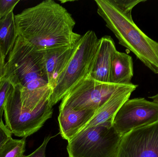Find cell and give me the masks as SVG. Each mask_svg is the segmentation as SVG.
Segmentation results:
<instances>
[{"mask_svg":"<svg viewBox=\"0 0 158 157\" xmlns=\"http://www.w3.org/2000/svg\"><path fill=\"white\" fill-rule=\"evenodd\" d=\"M19 37L38 50L73 46L81 35L74 32L72 15L53 0H46L15 15Z\"/></svg>","mask_w":158,"mask_h":157,"instance_id":"6da1fadb","label":"cell"},{"mask_svg":"<svg viewBox=\"0 0 158 157\" xmlns=\"http://www.w3.org/2000/svg\"><path fill=\"white\" fill-rule=\"evenodd\" d=\"M19 89L21 106L32 111L49 100L52 90L43 65V51L18 36L6 62L5 74Z\"/></svg>","mask_w":158,"mask_h":157,"instance_id":"7a4b0ae2","label":"cell"},{"mask_svg":"<svg viewBox=\"0 0 158 157\" xmlns=\"http://www.w3.org/2000/svg\"><path fill=\"white\" fill-rule=\"evenodd\" d=\"M97 13L114 33L119 43L133 53L155 74H158V42L136 26L132 12H123L111 0H96Z\"/></svg>","mask_w":158,"mask_h":157,"instance_id":"3957f363","label":"cell"},{"mask_svg":"<svg viewBox=\"0 0 158 157\" xmlns=\"http://www.w3.org/2000/svg\"><path fill=\"white\" fill-rule=\"evenodd\" d=\"M94 31L88 30L80 39L75 53L58 77L48 102L52 108L81 80L89 76L99 44Z\"/></svg>","mask_w":158,"mask_h":157,"instance_id":"277c9868","label":"cell"},{"mask_svg":"<svg viewBox=\"0 0 158 157\" xmlns=\"http://www.w3.org/2000/svg\"><path fill=\"white\" fill-rule=\"evenodd\" d=\"M113 119L79 132L70 142L69 157H115L122 136L113 125Z\"/></svg>","mask_w":158,"mask_h":157,"instance_id":"5b68a950","label":"cell"},{"mask_svg":"<svg viewBox=\"0 0 158 157\" xmlns=\"http://www.w3.org/2000/svg\"><path fill=\"white\" fill-rule=\"evenodd\" d=\"M53 112L48 101L33 111L24 109L21 106L19 89L15 86L5 105V125L15 136L27 138L42 127L52 117Z\"/></svg>","mask_w":158,"mask_h":157,"instance_id":"8992f818","label":"cell"},{"mask_svg":"<svg viewBox=\"0 0 158 157\" xmlns=\"http://www.w3.org/2000/svg\"><path fill=\"white\" fill-rule=\"evenodd\" d=\"M125 85L102 83L89 76L79 82L62 100L59 107L76 111L98 109L119 88Z\"/></svg>","mask_w":158,"mask_h":157,"instance_id":"52a82bcc","label":"cell"},{"mask_svg":"<svg viewBox=\"0 0 158 157\" xmlns=\"http://www.w3.org/2000/svg\"><path fill=\"white\" fill-rule=\"evenodd\" d=\"M158 121V104L144 98H137L129 99L123 105L113 119V125L123 136Z\"/></svg>","mask_w":158,"mask_h":157,"instance_id":"ba28073f","label":"cell"},{"mask_svg":"<svg viewBox=\"0 0 158 157\" xmlns=\"http://www.w3.org/2000/svg\"><path fill=\"white\" fill-rule=\"evenodd\" d=\"M115 157H158V121L123 135Z\"/></svg>","mask_w":158,"mask_h":157,"instance_id":"9c48e42d","label":"cell"},{"mask_svg":"<svg viewBox=\"0 0 158 157\" xmlns=\"http://www.w3.org/2000/svg\"><path fill=\"white\" fill-rule=\"evenodd\" d=\"M78 42L73 46L56 47L42 50L44 70L52 92L58 77L75 53Z\"/></svg>","mask_w":158,"mask_h":157,"instance_id":"30bf717a","label":"cell"},{"mask_svg":"<svg viewBox=\"0 0 158 157\" xmlns=\"http://www.w3.org/2000/svg\"><path fill=\"white\" fill-rule=\"evenodd\" d=\"M97 110L76 111L65 106L59 107L58 122L62 138L70 142L94 117Z\"/></svg>","mask_w":158,"mask_h":157,"instance_id":"8fae6325","label":"cell"},{"mask_svg":"<svg viewBox=\"0 0 158 157\" xmlns=\"http://www.w3.org/2000/svg\"><path fill=\"white\" fill-rule=\"evenodd\" d=\"M117 51L115 42L110 36H105L99 39L89 77L99 82L110 83L111 64Z\"/></svg>","mask_w":158,"mask_h":157,"instance_id":"7c38bea8","label":"cell"},{"mask_svg":"<svg viewBox=\"0 0 158 157\" xmlns=\"http://www.w3.org/2000/svg\"><path fill=\"white\" fill-rule=\"evenodd\" d=\"M137 87V85L131 83L119 88L97 110L94 117L81 131L103 123L110 119H114L121 107L129 99L132 93Z\"/></svg>","mask_w":158,"mask_h":157,"instance_id":"4fadbf2b","label":"cell"},{"mask_svg":"<svg viewBox=\"0 0 158 157\" xmlns=\"http://www.w3.org/2000/svg\"><path fill=\"white\" fill-rule=\"evenodd\" d=\"M133 75V62L131 56L117 51L111 64L109 83L115 84H131Z\"/></svg>","mask_w":158,"mask_h":157,"instance_id":"5bb4252c","label":"cell"},{"mask_svg":"<svg viewBox=\"0 0 158 157\" xmlns=\"http://www.w3.org/2000/svg\"><path fill=\"white\" fill-rule=\"evenodd\" d=\"M15 16L12 12L0 19V46L5 58L13 49L18 36Z\"/></svg>","mask_w":158,"mask_h":157,"instance_id":"9a60e30c","label":"cell"},{"mask_svg":"<svg viewBox=\"0 0 158 157\" xmlns=\"http://www.w3.org/2000/svg\"><path fill=\"white\" fill-rule=\"evenodd\" d=\"M26 138L10 139L0 149V157H23L26 151Z\"/></svg>","mask_w":158,"mask_h":157,"instance_id":"2e32d148","label":"cell"},{"mask_svg":"<svg viewBox=\"0 0 158 157\" xmlns=\"http://www.w3.org/2000/svg\"><path fill=\"white\" fill-rule=\"evenodd\" d=\"M14 87L13 83L5 75L0 81V122L3 121L2 116L5 105Z\"/></svg>","mask_w":158,"mask_h":157,"instance_id":"e0dca14e","label":"cell"},{"mask_svg":"<svg viewBox=\"0 0 158 157\" xmlns=\"http://www.w3.org/2000/svg\"><path fill=\"white\" fill-rule=\"evenodd\" d=\"M113 3L123 12H132L133 8L141 2H145L143 0H111Z\"/></svg>","mask_w":158,"mask_h":157,"instance_id":"ac0fdd59","label":"cell"},{"mask_svg":"<svg viewBox=\"0 0 158 157\" xmlns=\"http://www.w3.org/2000/svg\"><path fill=\"white\" fill-rule=\"evenodd\" d=\"M20 0H0V19L13 12L16 5Z\"/></svg>","mask_w":158,"mask_h":157,"instance_id":"d6986e66","label":"cell"},{"mask_svg":"<svg viewBox=\"0 0 158 157\" xmlns=\"http://www.w3.org/2000/svg\"><path fill=\"white\" fill-rule=\"evenodd\" d=\"M52 136L48 135L44 138L42 144L34 151L33 153L28 155H24L23 157H45L46 147Z\"/></svg>","mask_w":158,"mask_h":157,"instance_id":"ffe728a7","label":"cell"},{"mask_svg":"<svg viewBox=\"0 0 158 157\" xmlns=\"http://www.w3.org/2000/svg\"><path fill=\"white\" fill-rule=\"evenodd\" d=\"M12 135L3 122H0V149L7 141L12 138Z\"/></svg>","mask_w":158,"mask_h":157,"instance_id":"44dd1931","label":"cell"},{"mask_svg":"<svg viewBox=\"0 0 158 157\" xmlns=\"http://www.w3.org/2000/svg\"><path fill=\"white\" fill-rule=\"evenodd\" d=\"M5 59L0 46V81L2 79L5 74Z\"/></svg>","mask_w":158,"mask_h":157,"instance_id":"7402d4cb","label":"cell"},{"mask_svg":"<svg viewBox=\"0 0 158 157\" xmlns=\"http://www.w3.org/2000/svg\"><path fill=\"white\" fill-rule=\"evenodd\" d=\"M149 98L153 100V102L158 104V93L155 96H152L149 97Z\"/></svg>","mask_w":158,"mask_h":157,"instance_id":"603a6c76","label":"cell"}]
</instances>
